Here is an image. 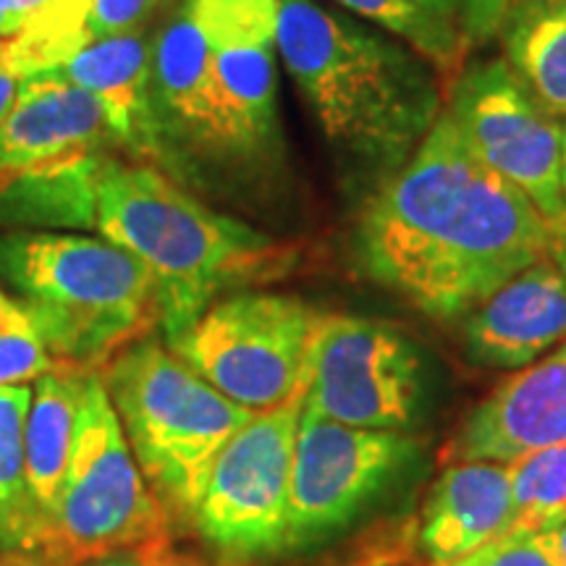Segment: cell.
I'll list each match as a JSON object with an SVG mask.
<instances>
[{
  "label": "cell",
  "instance_id": "1",
  "mask_svg": "<svg viewBox=\"0 0 566 566\" xmlns=\"http://www.w3.org/2000/svg\"><path fill=\"white\" fill-rule=\"evenodd\" d=\"M357 252L380 286L436 321H454L548 258L551 226L441 111L405 166L365 202Z\"/></svg>",
  "mask_w": 566,
  "mask_h": 566
},
{
  "label": "cell",
  "instance_id": "2",
  "mask_svg": "<svg viewBox=\"0 0 566 566\" xmlns=\"http://www.w3.org/2000/svg\"><path fill=\"white\" fill-rule=\"evenodd\" d=\"M275 51L338 150L386 181L441 116L420 53L317 0H281Z\"/></svg>",
  "mask_w": 566,
  "mask_h": 566
},
{
  "label": "cell",
  "instance_id": "3",
  "mask_svg": "<svg viewBox=\"0 0 566 566\" xmlns=\"http://www.w3.org/2000/svg\"><path fill=\"white\" fill-rule=\"evenodd\" d=\"M95 229L153 275L168 344L200 321L216 296L279 279L292 247L221 216L150 166L97 163Z\"/></svg>",
  "mask_w": 566,
  "mask_h": 566
},
{
  "label": "cell",
  "instance_id": "4",
  "mask_svg": "<svg viewBox=\"0 0 566 566\" xmlns=\"http://www.w3.org/2000/svg\"><path fill=\"white\" fill-rule=\"evenodd\" d=\"M0 275L21 294L55 363L97 373L158 315L153 275L108 239L19 231L0 239Z\"/></svg>",
  "mask_w": 566,
  "mask_h": 566
},
{
  "label": "cell",
  "instance_id": "5",
  "mask_svg": "<svg viewBox=\"0 0 566 566\" xmlns=\"http://www.w3.org/2000/svg\"><path fill=\"white\" fill-rule=\"evenodd\" d=\"M101 378L163 512L189 522L212 459L254 412L150 338L118 352Z\"/></svg>",
  "mask_w": 566,
  "mask_h": 566
},
{
  "label": "cell",
  "instance_id": "6",
  "mask_svg": "<svg viewBox=\"0 0 566 566\" xmlns=\"http://www.w3.org/2000/svg\"><path fill=\"white\" fill-rule=\"evenodd\" d=\"M166 512L142 475L101 373L84 380L74 451L45 548L69 566L153 541Z\"/></svg>",
  "mask_w": 566,
  "mask_h": 566
},
{
  "label": "cell",
  "instance_id": "7",
  "mask_svg": "<svg viewBox=\"0 0 566 566\" xmlns=\"http://www.w3.org/2000/svg\"><path fill=\"white\" fill-rule=\"evenodd\" d=\"M317 321L300 296L239 292L168 346L233 405L268 412L302 399Z\"/></svg>",
  "mask_w": 566,
  "mask_h": 566
},
{
  "label": "cell",
  "instance_id": "8",
  "mask_svg": "<svg viewBox=\"0 0 566 566\" xmlns=\"http://www.w3.org/2000/svg\"><path fill=\"white\" fill-rule=\"evenodd\" d=\"M304 399L254 412L212 459L192 525L226 558H263L286 548L289 493Z\"/></svg>",
  "mask_w": 566,
  "mask_h": 566
},
{
  "label": "cell",
  "instance_id": "9",
  "mask_svg": "<svg viewBox=\"0 0 566 566\" xmlns=\"http://www.w3.org/2000/svg\"><path fill=\"white\" fill-rule=\"evenodd\" d=\"M422 396L420 354L391 325L321 315L304 378V409L365 430H405Z\"/></svg>",
  "mask_w": 566,
  "mask_h": 566
},
{
  "label": "cell",
  "instance_id": "10",
  "mask_svg": "<svg viewBox=\"0 0 566 566\" xmlns=\"http://www.w3.org/2000/svg\"><path fill=\"white\" fill-rule=\"evenodd\" d=\"M446 111L467 147L520 189L554 231L566 212L564 124L533 101L506 61L475 63L459 74Z\"/></svg>",
  "mask_w": 566,
  "mask_h": 566
},
{
  "label": "cell",
  "instance_id": "11",
  "mask_svg": "<svg viewBox=\"0 0 566 566\" xmlns=\"http://www.w3.org/2000/svg\"><path fill=\"white\" fill-rule=\"evenodd\" d=\"M417 454L401 430H365L302 407L296 428L286 548H307L344 530Z\"/></svg>",
  "mask_w": 566,
  "mask_h": 566
},
{
  "label": "cell",
  "instance_id": "12",
  "mask_svg": "<svg viewBox=\"0 0 566 566\" xmlns=\"http://www.w3.org/2000/svg\"><path fill=\"white\" fill-rule=\"evenodd\" d=\"M108 137L116 134L95 95L53 71L30 76L0 124V192L27 176L92 158Z\"/></svg>",
  "mask_w": 566,
  "mask_h": 566
},
{
  "label": "cell",
  "instance_id": "13",
  "mask_svg": "<svg viewBox=\"0 0 566 566\" xmlns=\"http://www.w3.org/2000/svg\"><path fill=\"white\" fill-rule=\"evenodd\" d=\"M566 446V344L495 386L449 441L446 462L512 464Z\"/></svg>",
  "mask_w": 566,
  "mask_h": 566
},
{
  "label": "cell",
  "instance_id": "14",
  "mask_svg": "<svg viewBox=\"0 0 566 566\" xmlns=\"http://www.w3.org/2000/svg\"><path fill=\"white\" fill-rule=\"evenodd\" d=\"M564 338L566 275L551 258L509 279L464 321V349L472 363L499 370L533 365Z\"/></svg>",
  "mask_w": 566,
  "mask_h": 566
},
{
  "label": "cell",
  "instance_id": "15",
  "mask_svg": "<svg viewBox=\"0 0 566 566\" xmlns=\"http://www.w3.org/2000/svg\"><path fill=\"white\" fill-rule=\"evenodd\" d=\"M150 90L160 132L168 124L202 150L239 158L212 82V51L184 6L153 40Z\"/></svg>",
  "mask_w": 566,
  "mask_h": 566
},
{
  "label": "cell",
  "instance_id": "16",
  "mask_svg": "<svg viewBox=\"0 0 566 566\" xmlns=\"http://www.w3.org/2000/svg\"><path fill=\"white\" fill-rule=\"evenodd\" d=\"M512 527L509 464L459 462L438 478L420 516L430 566L451 564Z\"/></svg>",
  "mask_w": 566,
  "mask_h": 566
},
{
  "label": "cell",
  "instance_id": "17",
  "mask_svg": "<svg viewBox=\"0 0 566 566\" xmlns=\"http://www.w3.org/2000/svg\"><path fill=\"white\" fill-rule=\"evenodd\" d=\"M150 48L145 30H129L92 38L59 74L87 90L103 103L111 129L139 153H155L160 145V122L155 116L150 90Z\"/></svg>",
  "mask_w": 566,
  "mask_h": 566
},
{
  "label": "cell",
  "instance_id": "18",
  "mask_svg": "<svg viewBox=\"0 0 566 566\" xmlns=\"http://www.w3.org/2000/svg\"><path fill=\"white\" fill-rule=\"evenodd\" d=\"M92 370L59 363L38 378L32 391L30 415L24 430L27 488L40 525V548L51 533L61 488L74 451L76 420H80L84 380Z\"/></svg>",
  "mask_w": 566,
  "mask_h": 566
},
{
  "label": "cell",
  "instance_id": "19",
  "mask_svg": "<svg viewBox=\"0 0 566 566\" xmlns=\"http://www.w3.org/2000/svg\"><path fill=\"white\" fill-rule=\"evenodd\" d=\"M506 63L533 101L566 122V3L530 0L501 21Z\"/></svg>",
  "mask_w": 566,
  "mask_h": 566
},
{
  "label": "cell",
  "instance_id": "20",
  "mask_svg": "<svg viewBox=\"0 0 566 566\" xmlns=\"http://www.w3.org/2000/svg\"><path fill=\"white\" fill-rule=\"evenodd\" d=\"M32 388L0 386V546L40 548V525L27 488L24 430Z\"/></svg>",
  "mask_w": 566,
  "mask_h": 566
},
{
  "label": "cell",
  "instance_id": "21",
  "mask_svg": "<svg viewBox=\"0 0 566 566\" xmlns=\"http://www.w3.org/2000/svg\"><path fill=\"white\" fill-rule=\"evenodd\" d=\"M344 11L363 17L386 34L405 42L424 61L449 74L464 59L467 34L459 24L436 17L415 0H334Z\"/></svg>",
  "mask_w": 566,
  "mask_h": 566
},
{
  "label": "cell",
  "instance_id": "22",
  "mask_svg": "<svg viewBox=\"0 0 566 566\" xmlns=\"http://www.w3.org/2000/svg\"><path fill=\"white\" fill-rule=\"evenodd\" d=\"M512 527H543L566 514V446L535 451L509 464Z\"/></svg>",
  "mask_w": 566,
  "mask_h": 566
},
{
  "label": "cell",
  "instance_id": "23",
  "mask_svg": "<svg viewBox=\"0 0 566 566\" xmlns=\"http://www.w3.org/2000/svg\"><path fill=\"white\" fill-rule=\"evenodd\" d=\"M59 365L27 313L17 307L9 321L0 323V386H24Z\"/></svg>",
  "mask_w": 566,
  "mask_h": 566
},
{
  "label": "cell",
  "instance_id": "24",
  "mask_svg": "<svg viewBox=\"0 0 566 566\" xmlns=\"http://www.w3.org/2000/svg\"><path fill=\"white\" fill-rule=\"evenodd\" d=\"M441 566H554V562H551L537 530L509 527L472 554Z\"/></svg>",
  "mask_w": 566,
  "mask_h": 566
},
{
  "label": "cell",
  "instance_id": "25",
  "mask_svg": "<svg viewBox=\"0 0 566 566\" xmlns=\"http://www.w3.org/2000/svg\"><path fill=\"white\" fill-rule=\"evenodd\" d=\"M166 3L171 0H90L92 38L139 30Z\"/></svg>",
  "mask_w": 566,
  "mask_h": 566
},
{
  "label": "cell",
  "instance_id": "26",
  "mask_svg": "<svg viewBox=\"0 0 566 566\" xmlns=\"http://www.w3.org/2000/svg\"><path fill=\"white\" fill-rule=\"evenodd\" d=\"M522 3H530V0H470V3H467V17H464L467 38L495 34L499 32L501 21H504L509 13ZM548 3H566V0H548Z\"/></svg>",
  "mask_w": 566,
  "mask_h": 566
},
{
  "label": "cell",
  "instance_id": "27",
  "mask_svg": "<svg viewBox=\"0 0 566 566\" xmlns=\"http://www.w3.org/2000/svg\"><path fill=\"white\" fill-rule=\"evenodd\" d=\"M537 533H541V541L543 546H546L554 566H566V514L546 522L543 527H537Z\"/></svg>",
  "mask_w": 566,
  "mask_h": 566
},
{
  "label": "cell",
  "instance_id": "28",
  "mask_svg": "<svg viewBox=\"0 0 566 566\" xmlns=\"http://www.w3.org/2000/svg\"><path fill=\"white\" fill-rule=\"evenodd\" d=\"M415 3L422 6V9H428L430 13H436V17L454 21V24H459L464 30L467 3H470V0H415Z\"/></svg>",
  "mask_w": 566,
  "mask_h": 566
},
{
  "label": "cell",
  "instance_id": "29",
  "mask_svg": "<svg viewBox=\"0 0 566 566\" xmlns=\"http://www.w3.org/2000/svg\"><path fill=\"white\" fill-rule=\"evenodd\" d=\"M71 566H155L145 554H134V551H116V554H105L95 558H84Z\"/></svg>",
  "mask_w": 566,
  "mask_h": 566
},
{
  "label": "cell",
  "instance_id": "30",
  "mask_svg": "<svg viewBox=\"0 0 566 566\" xmlns=\"http://www.w3.org/2000/svg\"><path fill=\"white\" fill-rule=\"evenodd\" d=\"M19 87H21V80H17V76L6 69V63L0 61V124L9 118L13 103H17L19 97Z\"/></svg>",
  "mask_w": 566,
  "mask_h": 566
},
{
  "label": "cell",
  "instance_id": "31",
  "mask_svg": "<svg viewBox=\"0 0 566 566\" xmlns=\"http://www.w3.org/2000/svg\"><path fill=\"white\" fill-rule=\"evenodd\" d=\"M24 17H21V0H0V40H9L21 32Z\"/></svg>",
  "mask_w": 566,
  "mask_h": 566
},
{
  "label": "cell",
  "instance_id": "32",
  "mask_svg": "<svg viewBox=\"0 0 566 566\" xmlns=\"http://www.w3.org/2000/svg\"><path fill=\"white\" fill-rule=\"evenodd\" d=\"M551 260L558 265V271L566 275V216L562 223L551 231Z\"/></svg>",
  "mask_w": 566,
  "mask_h": 566
},
{
  "label": "cell",
  "instance_id": "33",
  "mask_svg": "<svg viewBox=\"0 0 566 566\" xmlns=\"http://www.w3.org/2000/svg\"><path fill=\"white\" fill-rule=\"evenodd\" d=\"M17 307H19V304H13L11 300H6V296L0 294V323L9 321V317L17 313Z\"/></svg>",
  "mask_w": 566,
  "mask_h": 566
},
{
  "label": "cell",
  "instance_id": "34",
  "mask_svg": "<svg viewBox=\"0 0 566 566\" xmlns=\"http://www.w3.org/2000/svg\"><path fill=\"white\" fill-rule=\"evenodd\" d=\"M564 200H566V124H564Z\"/></svg>",
  "mask_w": 566,
  "mask_h": 566
}]
</instances>
